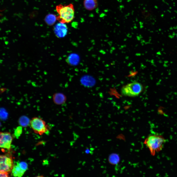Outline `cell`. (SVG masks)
<instances>
[{
	"instance_id": "30bf717a",
	"label": "cell",
	"mask_w": 177,
	"mask_h": 177,
	"mask_svg": "<svg viewBox=\"0 0 177 177\" xmlns=\"http://www.w3.org/2000/svg\"><path fill=\"white\" fill-rule=\"evenodd\" d=\"M57 20V17L53 14H50L46 15L45 18V22L48 25L52 26L55 22Z\"/></svg>"
},
{
	"instance_id": "6da1fadb",
	"label": "cell",
	"mask_w": 177,
	"mask_h": 177,
	"mask_svg": "<svg viewBox=\"0 0 177 177\" xmlns=\"http://www.w3.org/2000/svg\"><path fill=\"white\" fill-rule=\"evenodd\" d=\"M165 142V139L162 135L152 134L146 139L144 143L148 148L151 155L154 156L162 149Z\"/></svg>"
},
{
	"instance_id": "9a60e30c",
	"label": "cell",
	"mask_w": 177,
	"mask_h": 177,
	"mask_svg": "<svg viewBox=\"0 0 177 177\" xmlns=\"http://www.w3.org/2000/svg\"><path fill=\"white\" fill-rule=\"evenodd\" d=\"M22 133V128L20 126L17 127L15 131V134L17 137H19Z\"/></svg>"
},
{
	"instance_id": "5b68a950",
	"label": "cell",
	"mask_w": 177,
	"mask_h": 177,
	"mask_svg": "<svg viewBox=\"0 0 177 177\" xmlns=\"http://www.w3.org/2000/svg\"><path fill=\"white\" fill-rule=\"evenodd\" d=\"M0 171L9 173L13 167V160L11 155L9 154L0 155Z\"/></svg>"
},
{
	"instance_id": "5bb4252c",
	"label": "cell",
	"mask_w": 177,
	"mask_h": 177,
	"mask_svg": "<svg viewBox=\"0 0 177 177\" xmlns=\"http://www.w3.org/2000/svg\"><path fill=\"white\" fill-rule=\"evenodd\" d=\"M18 164L21 169L25 172L28 169V164L27 163L24 162H18Z\"/></svg>"
},
{
	"instance_id": "277c9868",
	"label": "cell",
	"mask_w": 177,
	"mask_h": 177,
	"mask_svg": "<svg viewBox=\"0 0 177 177\" xmlns=\"http://www.w3.org/2000/svg\"><path fill=\"white\" fill-rule=\"evenodd\" d=\"M30 124L31 128L36 133L40 135L48 132L49 127L41 118L38 117L32 118Z\"/></svg>"
},
{
	"instance_id": "4fadbf2b",
	"label": "cell",
	"mask_w": 177,
	"mask_h": 177,
	"mask_svg": "<svg viewBox=\"0 0 177 177\" xmlns=\"http://www.w3.org/2000/svg\"><path fill=\"white\" fill-rule=\"evenodd\" d=\"M119 157L116 154H112L110 156L109 158V160L110 163L112 164H117L119 162Z\"/></svg>"
},
{
	"instance_id": "2e32d148",
	"label": "cell",
	"mask_w": 177,
	"mask_h": 177,
	"mask_svg": "<svg viewBox=\"0 0 177 177\" xmlns=\"http://www.w3.org/2000/svg\"><path fill=\"white\" fill-rule=\"evenodd\" d=\"M8 173L7 172H0V177H9V176L8 175Z\"/></svg>"
},
{
	"instance_id": "7a4b0ae2",
	"label": "cell",
	"mask_w": 177,
	"mask_h": 177,
	"mask_svg": "<svg viewBox=\"0 0 177 177\" xmlns=\"http://www.w3.org/2000/svg\"><path fill=\"white\" fill-rule=\"evenodd\" d=\"M56 9L59 15L57 20L62 23L71 22L74 17V9L72 4L66 5L59 4L56 7Z\"/></svg>"
},
{
	"instance_id": "e0dca14e",
	"label": "cell",
	"mask_w": 177,
	"mask_h": 177,
	"mask_svg": "<svg viewBox=\"0 0 177 177\" xmlns=\"http://www.w3.org/2000/svg\"><path fill=\"white\" fill-rule=\"evenodd\" d=\"M91 152L90 149H89L87 148L85 150V152L86 154L90 153Z\"/></svg>"
},
{
	"instance_id": "52a82bcc",
	"label": "cell",
	"mask_w": 177,
	"mask_h": 177,
	"mask_svg": "<svg viewBox=\"0 0 177 177\" xmlns=\"http://www.w3.org/2000/svg\"><path fill=\"white\" fill-rule=\"evenodd\" d=\"M56 35L58 37H64L67 34V28L64 23H59L56 25L54 29Z\"/></svg>"
},
{
	"instance_id": "8fae6325",
	"label": "cell",
	"mask_w": 177,
	"mask_h": 177,
	"mask_svg": "<svg viewBox=\"0 0 177 177\" xmlns=\"http://www.w3.org/2000/svg\"><path fill=\"white\" fill-rule=\"evenodd\" d=\"M29 118L25 116H22L19 119V123L20 125L23 127L27 126L30 123Z\"/></svg>"
},
{
	"instance_id": "9c48e42d",
	"label": "cell",
	"mask_w": 177,
	"mask_h": 177,
	"mask_svg": "<svg viewBox=\"0 0 177 177\" xmlns=\"http://www.w3.org/2000/svg\"><path fill=\"white\" fill-rule=\"evenodd\" d=\"M25 172L20 168L18 162H16L14 165L12 170V173L14 177H21L24 174Z\"/></svg>"
},
{
	"instance_id": "3957f363",
	"label": "cell",
	"mask_w": 177,
	"mask_h": 177,
	"mask_svg": "<svg viewBox=\"0 0 177 177\" xmlns=\"http://www.w3.org/2000/svg\"><path fill=\"white\" fill-rule=\"evenodd\" d=\"M143 89L140 83L134 82L129 83L123 87L121 90L122 95L127 96L133 97L138 95Z\"/></svg>"
},
{
	"instance_id": "7c38bea8",
	"label": "cell",
	"mask_w": 177,
	"mask_h": 177,
	"mask_svg": "<svg viewBox=\"0 0 177 177\" xmlns=\"http://www.w3.org/2000/svg\"><path fill=\"white\" fill-rule=\"evenodd\" d=\"M68 61L72 65L76 64L79 60L78 56L76 55L72 54L69 57Z\"/></svg>"
},
{
	"instance_id": "8992f818",
	"label": "cell",
	"mask_w": 177,
	"mask_h": 177,
	"mask_svg": "<svg viewBox=\"0 0 177 177\" xmlns=\"http://www.w3.org/2000/svg\"><path fill=\"white\" fill-rule=\"evenodd\" d=\"M0 146L1 148L10 149L12 137L8 132H0Z\"/></svg>"
},
{
	"instance_id": "ba28073f",
	"label": "cell",
	"mask_w": 177,
	"mask_h": 177,
	"mask_svg": "<svg viewBox=\"0 0 177 177\" xmlns=\"http://www.w3.org/2000/svg\"><path fill=\"white\" fill-rule=\"evenodd\" d=\"M83 5L86 9L91 11L98 6V1L97 0H84Z\"/></svg>"
}]
</instances>
